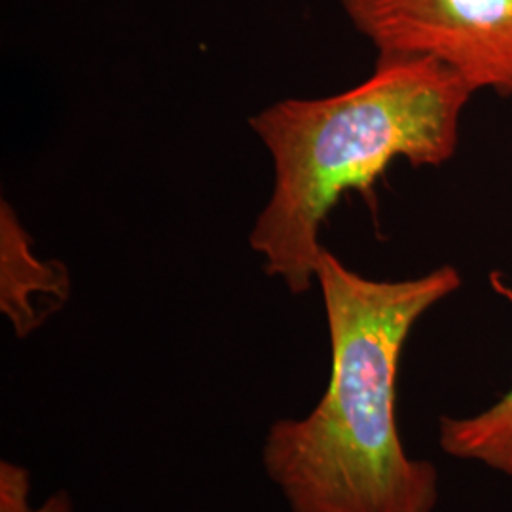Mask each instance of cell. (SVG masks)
Returning a JSON list of instances; mask_svg holds the SVG:
<instances>
[{"label": "cell", "instance_id": "6da1fadb", "mask_svg": "<svg viewBox=\"0 0 512 512\" xmlns=\"http://www.w3.org/2000/svg\"><path fill=\"white\" fill-rule=\"evenodd\" d=\"M329 325V387L304 420L268 429L262 463L293 512H435L440 476L397 429V374L421 317L459 291L458 268L378 281L330 251L317 266Z\"/></svg>", "mask_w": 512, "mask_h": 512}, {"label": "cell", "instance_id": "7a4b0ae2", "mask_svg": "<svg viewBox=\"0 0 512 512\" xmlns=\"http://www.w3.org/2000/svg\"><path fill=\"white\" fill-rule=\"evenodd\" d=\"M473 90L429 57H378L365 82L321 99H285L249 124L274 160V192L249 243L293 294L317 281L319 232L348 190L370 200L395 160L437 167L456 156Z\"/></svg>", "mask_w": 512, "mask_h": 512}, {"label": "cell", "instance_id": "3957f363", "mask_svg": "<svg viewBox=\"0 0 512 512\" xmlns=\"http://www.w3.org/2000/svg\"><path fill=\"white\" fill-rule=\"evenodd\" d=\"M378 57H429L476 92L512 97V0H340Z\"/></svg>", "mask_w": 512, "mask_h": 512}, {"label": "cell", "instance_id": "277c9868", "mask_svg": "<svg viewBox=\"0 0 512 512\" xmlns=\"http://www.w3.org/2000/svg\"><path fill=\"white\" fill-rule=\"evenodd\" d=\"M0 220V308L25 338L67 302L71 281L63 264L42 262L31 253L27 234L6 203Z\"/></svg>", "mask_w": 512, "mask_h": 512}, {"label": "cell", "instance_id": "5b68a950", "mask_svg": "<svg viewBox=\"0 0 512 512\" xmlns=\"http://www.w3.org/2000/svg\"><path fill=\"white\" fill-rule=\"evenodd\" d=\"M439 444L450 458L482 463L501 475L512 476V385L475 416H442Z\"/></svg>", "mask_w": 512, "mask_h": 512}, {"label": "cell", "instance_id": "8992f818", "mask_svg": "<svg viewBox=\"0 0 512 512\" xmlns=\"http://www.w3.org/2000/svg\"><path fill=\"white\" fill-rule=\"evenodd\" d=\"M29 473L27 469L2 461L0 463V512H74L73 499L67 492L50 495L42 507H29Z\"/></svg>", "mask_w": 512, "mask_h": 512}]
</instances>
